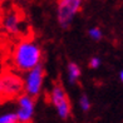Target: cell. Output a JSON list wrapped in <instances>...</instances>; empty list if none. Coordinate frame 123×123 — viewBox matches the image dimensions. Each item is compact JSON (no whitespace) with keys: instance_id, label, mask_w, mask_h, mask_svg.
Masks as SVG:
<instances>
[{"instance_id":"obj_4","label":"cell","mask_w":123,"mask_h":123,"mask_svg":"<svg viewBox=\"0 0 123 123\" xmlns=\"http://www.w3.org/2000/svg\"><path fill=\"white\" fill-rule=\"evenodd\" d=\"M50 100H52L54 107L57 108L60 118L68 119L72 113V104L64 89V86L59 80H54L53 83V88L50 92Z\"/></svg>"},{"instance_id":"obj_12","label":"cell","mask_w":123,"mask_h":123,"mask_svg":"<svg viewBox=\"0 0 123 123\" xmlns=\"http://www.w3.org/2000/svg\"><path fill=\"white\" fill-rule=\"evenodd\" d=\"M99 64H100V60L98 59V58H96V57H94V58H92L91 60H89V68H92V69H96V68H98V67H99Z\"/></svg>"},{"instance_id":"obj_1","label":"cell","mask_w":123,"mask_h":123,"mask_svg":"<svg viewBox=\"0 0 123 123\" xmlns=\"http://www.w3.org/2000/svg\"><path fill=\"white\" fill-rule=\"evenodd\" d=\"M42 49L31 38H24L12 53V63L18 72H29L40 64Z\"/></svg>"},{"instance_id":"obj_11","label":"cell","mask_w":123,"mask_h":123,"mask_svg":"<svg viewBox=\"0 0 123 123\" xmlns=\"http://www.w3.org/2000/svg\"><path fill=\"white\" fill-rule=\"evenodd\" d=\"M88 34H89L91 38L96 39V40H99V39L102 38V31H100L98 28H92V29H89Z\"/></svg>"},{"instance_id":"obj_5","label":"cell","mask_w":123,"mask_h":123,"mask_svg":"<svg viewBox=\"0 0 123 123\" xmlns=\"http://www.w3.org/2000/svg\"><path fill=\"white\" fill-rule=\"evenodd\" d=\"M82 0H59L57 16L58 21L63 28H68L74 15L80 10Z\"/></svg>"},{"instance_id":"obj_3","label":"cell","mask_w":123,"mask_h":123,"mask_svg":"<svg viewBox=\"0 0 123 123\" xmlns=\"http://www.w3.org/2000/svg\"><path fill=\"white\" fill-rule=\"evenodd\" d=\"M21 23H23V13L19 8L10 5L8 9H3L1 16H0V24L5 31H8L12 35L23 37Z\"/></svg>"},{"instance_id":"obj_2","label":"cell","mask_w":123,"mask_h":123,"mask_svg":"<svg viewBox=\"0 0 123 123\" xmlns=\"http://www.w3.org/2000/svg\"><path fill=\"white\" fill-rule=\"evenodd\" d=\"M25 92V80L12 70L0 72V103L19 98Z\"/></svg>"},{"instance_id":"obj_6","label":"cell","mask_w":123,"mask_h":123,"mask_svg":"<svg viewBox=\"0 0 123 123\" xmlns=\"http://www.w3.org/2000/svg\"><path fill=\"white\" fill-rule=\"evenodd\" d=\"M44 77H45V69L42 64H38L35 68L29 70L25 78V93L34 98L38 97L42 91Z\"/></svg>"},{"instance_id":"obj_8","label":"cell","mask_w":123,"mask_h":123,"mask_svg":"<svg viewBox=\"0 0 123 123\" xmlns=\"http://www.w3.org/2000/svg\"><path fill=\"white\" fill-rule=\"evenodd\" d=\"M68 78L72 84L77 83L78 79L80 78V68L78 67V64L73 63V62L68 64Z\"/></svg>"},{"instance_id":"obj_14","label":"cell","mask_w":123,"mask_h":123,"mask_svg":"<svg viewBox=\"0 0 123 123\" xmlns=\"http://www.w3.org/2000/svg\"><path fill=\"white\" fill-rule=\"evenodd\" d=\"M119 77H121V80L123 82V70L121 72V74H119Z\"/></svg>"},{"instance_id":"obj_7","label":"cell","mask_w":123,"mask_h":123,"mask_svg":"<svg viewBox=\"0 0 123 123\" xmlns=\"http://www.w3.org/2000/svg\"><path fill=\"white\" fill-rule=\"evenodd\" d=\"M18 102H19V109H18L19 122H30L33 118V112H34V97L25 93L18 98Z\"/></svg>"},{"instance_id":"obj_9","label":"cell","mask_w":123,"mask_h":123,"mask_svg":"<svg viewBox=\"0 0 123 123\" xmlns=\"http://www.w3.org/2000/svg\"><path fill=\"white\" fill-rule=\"evenodd\" d=\"M19 122V117L18 113H9V114H4L0 116V123H16Z\"/></svg>"},{"instance_id":"obj_13","label":"cell","mask_w":123,"mask_h":123,"mask_svg":"<svg viewBox=\"0 0 123 123\" xmlns=\"http://www.w3.org/2000/svg\"><path fill=\"white\" fill-rule=\"evenodd\" d=\"M1 13H3V4H1V0H0V16H1Z\"/></svg>"},{"instance_id":"obj_10","label":"cell","mask_w":123,"mask_h":123,"mask_svg":"<svg viewBox=\"0 0 123 123\" xmlns=\"http://www.w3.org/2000/svg\"><path fill=\"white\" fill-rule=\"evenodd\" d=\"M79 105H80V108L84 111V112H88L89 109H91V102H89V99H88L87 96H82L80 97Z\"/></svg>"}]
</instances>
